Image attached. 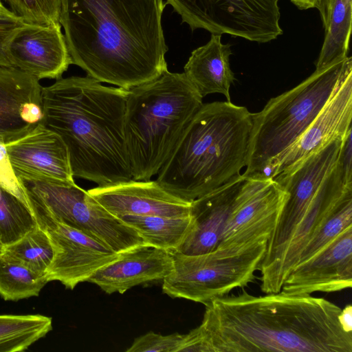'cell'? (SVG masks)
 <instances>
[{"mask_svg": "<svg viewBox=\"0 0 352 352\" xmlns=\"http://www.w3.org/2000/svg\"><path fill=\"white\" fill-rule=\"evenodd\" d=\"M265 294L243 290L207 302L177 352H352L340 307L311 295Z\"/></svg>", "mask_w": 352, "mask_h": 352, "instance_id": "6da1fadb", "label": "cell"}, {"mask_svg": "<svg viewBox=\"0 0 352 352\" xmlns=\"http://www.w3.org/2000/svg\"><path fill=\"white\" fill-rule=\"evenodd\" d=\"M163 0H60L72 64L126 90L168 70Z\"/></svg>", "mask_w": 352, "mask_h": 352, "instance_id": "7a4b0ae2", "label": "cell"}, {"mask_svg": "<svg viewBox=\"0 0 352 352\" xmlns=\"http://www.w3.org/2000/svg\"><path fill=\"white\" fill-rule=\"evenodd\" d=\"M128 93L88 76L42 87L39 122L65 144L74 177L98 186L132 179L124 135Z\"/></svg>", "mask_w": 352, "mask_h": 352, "instance_id": "3957f363", "label": "cell"}, {"mask_svg": "<svg viewBox=\"0 0 352 352\" xmlns=\"http://www.w3.org/2000/svg\"><path fill=\"white\" fill-rule=\"evenodd\" d=\"M252 113L231 102L203 104L157 173L156 182L189 202L241 175Z\"/></svg>", "mask_w": 352, "mask_h": 352, "instance_id": "277c9868", "label": "cell"}, {"mask_svg": "<svg viewBox=\"0 0 352 352\" xmlns=\"http://www.w3.org/2000/svg\"><path fill=\"white\" fill-rule=\"evenodd\" d=\"M184 73L165 72L129 90L124 135L132 179L150 180L204 104Z\"/></svg>", "mask_w": 352, "mask_h": 352, "instance_id": "5b68a950", "label": "cell"}, {"mask_svg": "<svg viewBox=\"0 0 352 352\" xmlns=\"http://www.w3.org/2000/svg\"><path fill=\"white\" fill-rule=\"evenodd\" d=\"M344 138L334 140L272 178L287 195L261 262L267 272L277 273L283 264L295 265L333 211L337 197L331 188L320 186L338 163Z\"/></svg>", "mask_w": 352, "mask_h": 352, "instance_id": "8992f818", "label": "cell"}, {"mask_svg": "<svg viewBox=\"0 0 352 352\" xmlns=\"http://www.w3.org/2000/svg\"><path fill=\"white\" fill-rule=\"evenodd\" d=\"M352 73L347 56L316 71L293 89L271 98L252 113L249 155L243 175L270 179L277 160L313 122L343 80Z\"/></svg>", "mask_w": 352, "mask_h": 352, "instance_id": "52a82bcc", "label": "cell"}, {"mask_svg": "<svg viewBox=\"0 0 352 352\" xmlns=\"http://www.w3.org/2000/svg\"><path fill=\"white\" fill-rule=\"evenodd\" d=\"M267 241L187 255L172 252L173 268L163 279L162 291L171 298L206 304L248 285L264 257Z\"/></svg>", "mask_w": 352, "mask_h": 352, "instance_id": "ba28073f", "label": "cell"}, {"mask_svg": "<svg viewBox=\"0 0 352 352\" xmlns=\"http://www.w3.org/2000/svg\"><path fill=\"white\" fill-rule=\"evenodd\" d=\"M33 215L51 217L110 247L117 253L145 245L137 232L74 182H22Z\"/></svg>", "mask_w": 352, "mask_h": 352, "instance_id": "9c48e42d", "label": "cell"}, {"mask_svg": "<svg viewBox=\"0 0 352 352\" xmlns=\"http://www.w3.org/2000/svg\"><path fill=\"white\" fill-rule=\"evenodd\" d=\"M280 0H166L192 31L227 34L264 43L283 34Z\"/></svg>", "mask_w": 352, "mask_h": 352, "instance_id": "30bf717a", "label": "cell"}, {"mask_svg": "<svg viewBox=\"0 0 352 352\" xmlns=\"http://www.w3.org/2000/svg\"><path fill=\"white\" fill-rule=\"evenodd\" d=\"M34 217L38 226L47 232L54 250L52 261L45 275L48 283L58 281L65 288L74 289L119 255L82 231L47 216Z\"/></svg>", "mask_w": 352, "mask_h": 352, "instance_id": "8fae6325", "label": "cell"}, {"mask_svg": "<svg viewBox=\"0 0 352 352\" xmlns=\"http://www.w3.org/2000/svg\"><path fill=\"white\" fill-rule=\"evenodd\" d=\"M6 147L20 182H74L65 144L41 123L6 142Z\"/></svg>", "mask_w": 352, "mask_h": 352, "instance_id": "7c38bea8", "label": "cell"}, {"mask_svg": "<svg viewBox=\"0 0 352 352\" xmlns=\"http://www.w3.org/2000/svg\"><path fill=\"white\" fill-rule=\"evenodd\" d=\"M252 178L240 176L191 202V224L175 252L195 255L219 248L222 234L236 205Z\"/></svg>", "mask_w": 352, "mask_h": 352, "instance_id": "4fadbf2b", "label": "cell"}, {"mask_svg": "<svg viewBox=\"0 0 352 352\" xmlns=\"http://www.w3.org/2000/svg\"><path fill=\"white\" fill-rule=\"evenodd\" d=\"M352 286V226L318 253L296 265L280 291L293 295L334 292Z\"/></svg>", "mask_w": 352, "mask_h": 352, "instance_id": "5bb4252c", "label": "cell"}, {"mask_svg": "<svg viewBox=\"0 0 352 352\" xmlns=\"http://www.w3.org/2000/svg\"><path fill=\"white\" fill-rule=\"evenodd\" d=\"M61 28L25 23L6 47L12 67L39 80L62 78L72 60Z\"/></svg>", "mask_w": 352, "mask_h": 352, "instance_id": "9a60e30c", "label": "cell"}, {"mask_svg": "<svg viewBox=\"0 0 352 352\" xmlns=\"http://www.w3.org/2000/svg\"><path fill=\"white\" fill-rule=\"evenodd\" d=\"M352 73L340 84L299 138L277 160L268 177L272 179L326 145L345 136L351 129Z\"/></svg>", "mask_w": 352, "mask_h": 352, "instance_id": "2e32d148", "label": "cell"}, {"mask_svg": "<svg viewBox=\"0 0 352 352\" xmlns=\"http://www.w3.org/2000/svg\"><path fill=\"white\" fill-rule=\"evenodd\" d=\"M107 211L122 215L186 217L191 202L166 190L156 180L131 179L87 190Z\"/></svg>", "mask_w": 352, "mask_h": 352, "instance_id": "e0dca14e", "label": "cell"}, {"mask_svg": "<svg viewBox=\"0 0 352 352\" xmlns=\"http://www.w3.org/2000/svg\"><path fill=\"white\" fill-rule=\"evenodd\" d=\"M173 268L172 252L142 245L119 253L116 259L97 270L87 282L109 294H124L138 285L163 280Z\"/></svg>", "mask_w": 352, "mask_h": 352, "instance_id": "ac0fdd59", "label": "cell"}, {"mask_svg": "<svg viewBox=\"0 0 352 352\" xmlns=\"http://www.w3.org/2000/svg\"><path fill=\"white\" fill-rule=\"evenodd\" d=\"M231 54V45L222 43L219 34H211L206 44L192 52L184 73L202 98L217 93L231 102L230 88L235 80L230 65Z\"/></svg>", "mask_w": 352, "mask_h": 352, "instance_id": "d6986e66", "label": "cell"}, {"mask_svg": "<svg viewBox=\"0 0 352 352\" xmlns=\"http://www.w3.org/2000/svg\"><path fill=\"white\" fill-rule=\"evenodd\" d=\"M39 80L15 67L0 66V137L6 142L25 132L32 124L20 116L27 102L41 106Z\"/></svg>", "mask_w": 352, "mask_h": 352, "instance_id": "ffe728a7", "label": "cell"}, {"mask_svg": "<svg viewBox=\"0 0 352 352\" xmlns=\"http://www.w3.org/2000/svg\"><path fill=\"white\" fill-rule=\"evenodd\" d=\"M316 8L320 13L325 30L316 63V71H320L348 56L352 0H319Z\"/></svg>", "mask_w": 352, "mask_h": 352, "instance_id": "44dd1931", "label": "cell"}, {"mask_svg": "<svg viewBox=\"0 0 352 352\" xmlns=\"http://www.w3.org/2000/svg\"><path fill=\"white\" fill-rule=\"evenodd\" d=\"M118 218L133 228L146 245L170 252L177 250L191 224L190 215L170 217L128 214Z\"/></svg>", "mask_w": 352, "mask_h": 352, "instance_id": "7402d4cb", "label": "cell"}, {"mask_svg": "<svg viewBox=\"0 0 352 352\" xmlns=\"http://www.w3.org/2000/svg\"><path fill=\"white\" fill-rule=\"evenodd\" d=\"M52 330L51 317L0 314V352H21Z\"/></svg>", "mask_w": 352, "mask_h": 352, "instance_id": "603a6c76", "label": "cell"}, {"mask_svg": "<svg viewBox=\"0 0 352 352\" xmlns=\"http://www.w3.org/2000/svg\"><path fill=\"white\" fill-rule=\"evenodd\" d=\"M0 255L45 276L52 261L54 250L47 232L38 226L18 241L4 247Z\"/></svg>", "mask_w": 352, "mask_h": 352, "instance_id": "cb8c5ba5", "label": "cell"}, {"mask_svg": "<svg viewBox=\"0 0 352 352\" xmlns=\"http://www.w3.org/2000/svg\"><path fill=\"white\" fill-rule=\"evenodd\" d=\"M39 276L0 255V296L7 301H18L38 296L47 283Z\"/></svg>", "mask_w": 352, "mask_h": 352, "instance_id": "d4e9b609", "label": "cell"}, {"mask_svg": "<svg viewBox=\"0 0 352 352\" xmlns=\"http://www.w3.org/2000/svg\"><path fill=\"white\" fill-rule=\"evenodd\" d=\"M37 226L30 210L0 187V243L3 248L18 241Z\"/></svg>", "mask_w": 352, "mask_h": 352, "instance_id": "484cf974", "label": "cell"}, {"mask_svg": "<svg viewBox=\"0 0 352 352\" xmlns=\"http://www.w3.org/2000/svg\"><path fill=\"white\" fill-rule=\"evenodd\" d=\"M352 226V189L347 190L299 256L300 264L313 257L342 231Z\"/></svg>", "mask_w": 352, "mask_h": 352, "instance_id": "4316f807", "label": "cell"}, {"mask_svg": "<svg viewBox=\"0 0 352 352\" xmlns=\"http://www.w3.org/2000/svg\"><path fill=\"white\" fill-rule=\"evenodd\" d=\"M12 12L25 23L60 24V0H5Z\"/></svg>", "mask_w": 352, "mask_h": 352, "instance_id": "83f0119b", "label": "cell"}, {"mask_svg": "<svg viewBox=\"0 0 352 352\" xmlns=\"http://www.w3.org/2000/svg\"><path fill=\"white\" fill-rule=\"evenodd\" d=\"M183 335H161L148 331L135 339L126 352H177Z\"/></svg>", "mask_w": 352, "mask_h": 352, "instance_id": "f1b7e54d", "label": "cell"}, {"mask_svg": "<svg viewBox=\"0 0 352 352\" xmlns=\"http://www.w3.org/2000/svg\"><path fill=\"white\" fill-rule=\"evenodd\" d=\"M0 187L17 197L30 210L25 186L14 173L6 150V143L1 137Z\"/></svg>", "mask_w": 352, "mask_h": 352, "instance_id": "f546056e", "label": "cell"}, {"mask_svg": "<svg viewBox=\"0 0 352 352\" xmlns=\"http://www.w3.org/2000/svg\"><path fill=\"white\" fill-rule=\"evenodd\" d=\"M24 24L10 10L0 3V66L13 67L8 60L6 47L12 37Z\"/></svg>", "mask_w": 352, "mask_h": 352, "instance_id": "4dcf8cb0", "label": "cell"}, {"mask_svg": "<svg viewBox=\"0 0 352 352\" xmlns=\"http://www.w3.org/2000/svg\"><path fill=\"white\" fill-rule=\"evenodd\" d=\"M352 128L343 138L338 164L340 168L342 179L346 188H352Z\"/></svg>", "mask_w": 352, "mask_h": 352, "instance_id": "1f68e13d", "label": "cell"}, {"mask_svg": "<svg viewBox=\"0 0 352 352\" xmlns=\"http://www.w3.org/2000/svg\"><path fill=\"white\" fill-rule=\"evenodd\" d=\"M20 116L28 124H35L39 122L43 117L41 106L34 102H27L23 104Z\"/></svg>", "mask_w": 352, "mask_h": 352, "instance_id": "d6a6232c", "label": "cell"}, {"mask_svg": "<svg viewBox=\"0 0 352 352\" xmlns=\"http://www.w3.org/2000/svg\"><path fill=\"white\" fill-rule=\"evenodd\" d=\"M300 10L316 8L319 0H290Z\"/></svg>", "mask_w": 352, "mask_h": 352, "instance_id": "836d02e7", "label": "cell"}, {"mask_svg": "<svg viewBox=\"0 0 352 352\" xmlns=\"http://www.w3.org/2000/svg\"><path fill=\"white\" fill-rule=\"evenodd\" d=\"M2 250H3V246H2V245H1V243H0V254H1V252H2Z\"/></svg>", "mask_w": 352, "mask_h": 352, "instance_id": "e575fe53", "label": "cell"}, {"mask_svg": "<svg viewBox=\"0 0 352 352\" xmlns=\"http://www.w3.org/2000/svg\"><path fill=\"white\" fill-rule=\"evenodd\" d=\"M0 3H2L1 0H0Z\"/></svg>", "mask_w": 352, "mask_h": 352, "instance_id": "d590c367", "label": "cell"}]
</instances>
